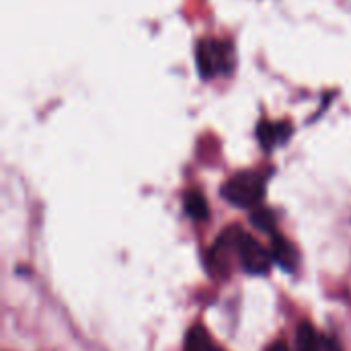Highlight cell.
Masks as SVG:
<instances>
[{
	"label": "cell",
	"instance_id": "cell-1",
	"mask_svg": "<svg viewBox=\"0 0 351 351\" xmlns=\"http://www.w3.org/2000/svg\"><path fill=\"white\" fill-rule=\"evenodd\" d=\"M195 62L197 70L204 78L226 76L234 68V47L228 39L204 37L195 45Z\"/></svg>",
	"mask_w": 351,
	"mask_h": 351
},
{
	"label": "cell",
	"instance_id": "cell-2",
	"mask_svg": "<svg viewBox=\"0 0 351 351\" xmlns=\"http://www.w3.org/2000/svg\"><path fill=\"white\" fill-rule=\"evenodd\" d=\"M263 193H265V177L255 171L237 173L222 187V195L239 208L257 206L261 202Z\"/></svg>",
	"mask_w": 351,
	"mask_h": 351
},
{
	"label": "cell",
	"instance_id": "cell-3",
	"mask_svg": "<svg viewBox=\"0 0 351 351\" xmlns=\"http://www.w3.org/2000/svg\"><path fill=\"white\" fill-rule=\"evenodd\" d=\"M237 253H239L243 269L253 276L267 274L271 267V261H274L271 251H267L257 239H253L245 232H239V237H237Z\"/></svg>",
	"mask_w": 351,
	"mask_h": 351
},
{
	"label": "cell",
	"instance_id": "cell-4",
	"mask_svg": "<svg viewBox=\"0 0 351 351\" xmlns=\"http://www.w3.org/2000/svg\"><path fill=\"white\" fill-rule=\"evenodd\" d=\"M292 134V125L288 121H259L257 138L263 148L271 150L278 144H284Z\"/></svg>",
	"mask_w": 351,
	"mask_h": 351
},
{
	"label": "cell",
	"instance_id": "cell-5",
	"mask_svg": "<svg viewBox=\"0 0 351 351\" xmlns=\"http://www.w3.org/2000/svg\"><path fill=\"white\" fill-rule=\"evenodd\" d=\"M271 257L276 263H280L284 269L292 271L294 265H296V251L294 247L290 245V241H286L284 237H274L271 241Z\"/></svg>",
	"mask_w": 351,
	"mask_h": 351
},
{
	"label": "cell",
	"instance_id": "cell-6",
	"mask_svg": "<svg viewBox=\"0 0 351 351\" xmlns=\"http://www.w3.org/2000/svg\"><path fill=\"white\" fill-rule=\"evenodd\" d=\"M325 339L319 337L311 323H300L296 329V351H323Z\"/></svg>",
	"mask_w": 351,
	"mask_h": 351
},
{
	"label": "cell",
	"instance_id": "cell-7",
	"mask_svg": "<svg viewBox=\"0 0 351 351\" xmlns=\"http://www.w3.org/2000/svg\"><path fill=\"white\" fill-rule=\"evenodd\" d=\"M185 351H222L212 343L204 327H193L187 335L185 341Z\"/></svg>",
	"mask_w": 351,
	"mask_h": 351
},
{
	"label": "cell",
	"instance_id": "cell-8",
	"mask_svg": "<svg viewBox=\"0 0 351 351\" xmlns=\"http://www.w3.org/2000/svg\"><path fill=\"white\" fill-rule=\"evenodd\" d=\"M185 210L191 218L195 220H206L208 218V202L199 191H187L185 193Z\"/></svg>",
	"mask_w": 351,
	"mask_h": 351
},
{
	"label": "cell",
	"instance_id": "cell-9",
	"mask_svg": "<svg viewBox=\"0 0 351 351\" xmlns=\"http://www.w3.org/2000/svg\"><path fill=\"white\" fill-rule=\"evenodd\" d=\"M251 220H253V224H255L259 230H263V232H271L274 226H276V216H274V212L267 210V208H257V210L251 214Z\"/></svg>",
	"mask_w": 351,
	"mask_h": 351
},
{
	"label": "cell",
	"instance_id": "cell-10",
	"mask_svg": "<svg viewBox=\"0 0 351 351\" xmlns=\"http://www.w3.org/2000/svg\"><path fill=\"white\" fill-rule=\"evenodd\" d=\"M323 351H341V348H339L337 339L329 337V339H325V343H323Z\"/></svg>",
	"mask_w": 351,
	"mask_h": 351
},
{
	"label": "cell",
	"instance_id": "cell-11",
	"mask_svg": "<svg viewBox=\"0 0 351 351\" xmlns=\"http://www.w3.org/2000/svg\"><path fill=\"white\" fill-rule=\"evenodd\" d=\"M267 351H290L288 350V346L284 343V341H276V343H271Z\"/></svg>",
	"mask_w": 351,
	"mask_h": 351
}]
</instances>
